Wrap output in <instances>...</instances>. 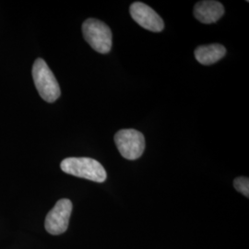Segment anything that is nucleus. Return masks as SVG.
Wrapping results in <instances>:
<instances>
[{
	"label": "nucleus",
	"mask_w": 249,
	"mask_h": 249,
	"mask_svg": "<svg viewBox=\"0 0 249 249\" xmlns=\"http://www.w3.org/2000/svg\"><path fill=\"white\" fill-rule=\"evenodd\" d=\"M33 78L40 96L47 103L59 98L61 90L53 72L44 59L37 58L33 67Z\"/></svg>",
	"instance_id": "f03ea898"
},
{
	"label": "nucleus",
	"mask_w": 249,
	"mask_h": 249,
	"mask_svg": "<svg viewBox=\"0 0 249 249\" xmlns=\"http://www.w3.org/2000/svg\"><path fill=\"white\" fill-rule=\"evenodd\" d=\"M194 53L198 62L209 66L221 60L226 53V49L220 44L200 45L196 47Z\"/></svg>",
	"instance_id": "6e6552de"
},
{
	"label": "nucleus",
	"mask_w": 249,
	"mask_h": 249,
	"mask_svg": "<svg viewBox=\"0 0 249 249\" xmlns=\"http://www.w3.org/2000/svg\"><path fill=\"white\" fill-rule=\"evenodd\" d=\"M60 167L64 173L76 178L103 183L107 180V171L98 160L87 157H70L61 161Z\"/></svg>",
	"instance_id": "f257e3e1"
},
{
	"label": "nucleus",
	"mask_w": 249,
	"mask_h": 249,
	"mask_svg": "<svg viewBox=\"0 0 249 249\" xmlns=\"http://www.w3.org/2000/svg\"><path fill=\"white\" fill-rule=\"evenodd\" d=\"M115 142L120 154L127 160L139 159L145 150V138L136 129H121L115 135Z\"/></svg>",
	"instance_id": "20e7f679"
},
{
	"label": "nucleus",
	"mask_w": 249,
	"mask_h": 249,
	"mask_svg": "<svg viewBox=\"0 0 249 249\" xmlns=\"http://www.w3.org/2000/svg\"><path fill=\"white\" fill-rule=\"evenodd\" d=\"M224 14L223 4L219 1L206 0L197 2L194 7V16L205 24H211L218 21Z\"/></svg>",
	"instance_id": "0eeeda50"
},
{
	"label": "nucleus",
	"mask_w": 249,
	"mask_h": 249,
	"mask_svg": "<svg viewBox=\"0 0 249 249\" xmlns=\"http://www.w3.org/2000/svg\"><path fill=\"white\" fill-rule=\"evenodd\" d=\"M129 10L131 17L140 26L153 33H160L163 30L162 18L148 5L142 2H134Z\"/></svg>",
	"instance_id": "423d86ee"
},
{
	"label": "nucleus",
	"mask_w": 249,
	"mask_h": 249,
	"mask_svg": "<svg viewBox=\"0 0 249 249\" xmlns=\"http://www.w3.org/2000/svg\"><path fill=\"white\" fill-rule=\"evenodd\" d=\"M72 202L68 198L58 200L45 218V230L50 234H62L68 230L71 215Z\"/></svg>",
	"instance_id": "39448f33"
},
{
	"label": "nucleus",
	"mask_w": 249,
	"mask_h": 249,
	"mask_svg": "<svg viewBox=\"0 0 249 249\" xmlns=\"http://www.w3.org/2000/svg\"><path fill=\"white\" fill-rule=\"evenodd\" d=\"M82 35L90 47L100 53L110 52L113 35L107 24L96 18H88L82 24Z\"/></svg>",
	"instance_id": "7ed1b4c3"
},
{
	"label": "nucleus",
	"mask_w": 249,
	"mask_h": 249,
	"mask_svg": "<svg viewBox=\"0 0 249 249\" xmlns=\"http://www.w3.org/2000/svg\"><path fill=\"white\" fill-rule=\"evenodd\" d=\"M233 187L234 188L242 193L244 196H249V178L240 177L235 178L233 181Z\"/></svg>",
	"instance_id": "1a4fd4ad"
}]
</instances>
